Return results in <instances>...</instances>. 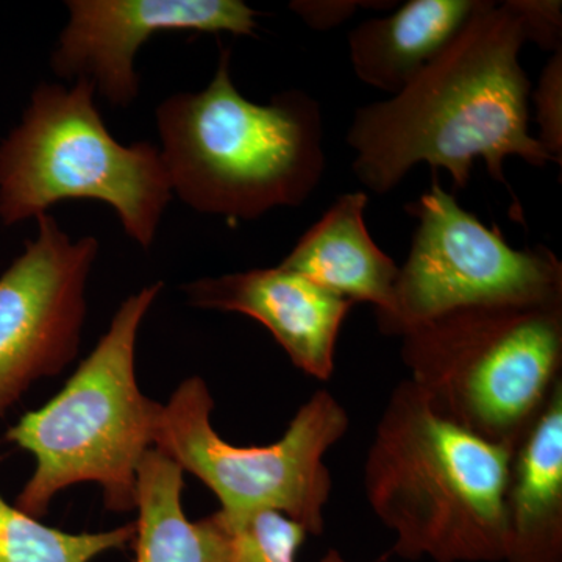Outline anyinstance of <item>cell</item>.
<instances>
[{"mask_svg": "<svg viewBox=\"0 0 562 562\" xmlns=\"http://www.w3.org/2000/svg\"><path fill=\"white\" fill-rule=\"evenodd\" d=\"M527 41L522 0H482L397 94L355 111L346 140L358 180L384 195L427 162L464 190L483 160L492 180L508 187V158L539 169L553 162L530 132L531 83L520 65Z\"/></svg>", "mask_w": 562, "mask_h": 562, "instance_id": "cell-1", "label": "cell"}, {"mask_svg": "<svg viewBox=\"0 0 562 562\" xmlns=\"http://www.w3.org/2000/svg\"><path fill=\"white\" fill-rule=\"evenodd\" d=\"M155 120L172 194L198 213L260 220L303 205L324 177L319 102L301 90L250 102L233 81L227 47L209 87L169 95Z\"/></svg>", "mask_w": 562, "mask_h": 562, "instance_id": "cell-2", "label": "cell"}, {"mask_svg": "<svg viewBox=\"0 0 562 562\" xmlns=\"http://www.w3.org/2000/svg\"><path fill=\"white\" fill-rule=\"evenodd\" d=\"M514 450L432 412L412 380L391 392L364 462L366 498L406 561L505 562Z\"/></svg>", "mask_w": 562, "mask_h": 562, "instance_id": "cell-3", "label": "cell"}, {"mask_svg": "<svg viewBox=\"0 0 562 562\" xmlns=\"http://www.w3.org/2000/svg\"><path fill=\"white\" fill-rule=\"evenodd\" d=\"M161 290L157 281L125 299L65 387L7 431V441L36 461L16 498L29 516H46L61 491L81 483L98 484L110 512L136 509L138 469L154 449L161 409L139 390L136 341Z\"/></svg>", "mask_w": 562, "mask_h": 562, "instance_id": "cell-4", "label": "cell"}, {"mask_svg": "<svg viewBox=\"0 0 562 562\" xmlns=\"http://www.w3.org/2000/svg\"><path fill=\"white\" fill-rule=\"evenodd\" d=\"M401 338L409 380L432 412L506 449L562 380V299L461 306Z\"/></svg>", "mask_w": 562, "mask_h": 562, "instance_id": "cell-5", "label": "cell"}, {"mask_svg": "<svg viewBox=\"0 0 562 562\" xmlns=\"http://www.w3.org/2000/svg\"><path fill=\"white\" fill-rule=\"evenodd\" d=\"M94 98L87 80L35 88L0 144V222L11 227L58 202L88 199L111 206L133 241L149 249L173 195L160 147L114 139Z\"/></svg>", "mask_w": 562, "mask_h": 562, "instance_id": "cell-6", "label": "cell"}, {"mask_svg": "<svg viewBox=\"0 0 562 562\" xmlns=\"http://www.w3.org/2000/svg\"><path fill=\"white\" fill-rule=\"evenodd\" d=\"M214 401L209 384L191 376L161 405L154 449L190 472L221 503L225 522L258 512H277L305 528L325 530V506L333 479L325 464L347 430V409L327 390L314 392L292 417L283 438L269 446L238 447L211 425Z\"/></svg>", "mask_w": 562, "mask_h": 562, "instance_id": "cell-7", "label": "cell"}, {"mask_svg": "<svg viewBox=\"0 0 562 562\" xmlns=\"http://www.w3.org/2000/svg\"><path fill=\"white\" fill-rule=\"evenodd\" d=\"M417 220L380 333L402 336L461 306L562 299V265L547 247L513 249L497 225L486 227L438 179L405 206Z\"/></svg>", "mask_w": 562, "mask_h": 562, "instance_id": "cell-8", "label": "cell"}, {"mask_svg": "<svg viewBox=\"0 0 562 562\" xmlns=\"http://www.w3.org/2000/svg\"><path fill=\"white\" fill-rule=\"evenodd\" d=\"M36 222L35 238L0 276V419L79 353L99 254L94 236L70 238L49 213Z\"/></svg>", "mask_w": 562, "mask_h": 562, "instance_id": "cell-9", "label": "cell"}, {"mask_svg": "<svg viewBox=\"0 0 562 562\" xmlns=\"http://www.w3.org/2000/svg\"><path fill=\"white\" fill-rule=\"evenodd\" d=\"M69 20L50 57L60 79L87 80L111 106L138 98L135 58L158 33L254 36L258 13L241 0H69Z\"/></svg>", "mask_w": 562, "mask_h": 562, "instance_id": "cell-10", "label": "cell"}, {"mask_svg": "<svg viewBox=\"0 0 562 562\" xmlns=\"http://www.w3.org/2000/svg\"><path fill=\"white\" fill-rule=\"evenodd\" d=\"M190 305L239 313L268 328L292 364L327 382L335 373L339 333L353 303L283 266L225 273L183 286Z\"/></svg>", "mask_w": 562, "mask_h": 562, "instance_id": "cell-11", "label": "cell"}, {"mask_svg": "<svg viewBox=\"0 0 562 562\" xmlns=\"http://www.w3.org/2000/svg\"><path fill=\"white\" fill-rule=\"evenodd\" d=\"M368 203L362 191L339 195L280 266L346 301L371 303L383 316L390 313L401 268L373 241L364 221Z\"/></svg>", "mask_w": 562, "mask_h": 562, "instance_id": "cell-12", "label": "cell"}, {"mask_svg": "<svg viewBox=\"0 0 562 562\" xmlns=\"http://www.w3.org/2000/svg\"><path fill=\"white\" fill-rule=\"evenodd\" d=\"M505 562H562V380L513 453Z\"/></svg>", "mask_w": 562, "mask_h": 562, "instance_id": "cell-13", "label": "cell"}, {"mask_svg": "<svg viewBox=\"0 0 562 562\" xmlns=\"http://www.w3.org/2000/svg\"><path fill=\"white\" fill-rule=\"evenodd\" d=\"M482 0H409L349 33L355 76L394 95L471 20Z\"/></svg>", "mask_w": 562, "mask_h": 562, "instance_id": "cell-14", "label": "cell"}, {"mask_svg": "<svg viewBox=\"0 0 562 562\" xmlns=\"http://www.w3.org/2000/svg\"><path fill=\"white\" fill-rule=\"evenodd\" d=\"M183 471L150 449L138 469L135 562H225L228 530L220 513L191 522L184 514Z\"/></svg>", "mask_w": 562, "mask_h": 562, "instance_id": "cell-15", "label": "cell"}, {"mask_svg": "<svg viewBox=\"0 0 562 562\" xmlns=\"http://www.w3.org/2000/svg\"><path fill=\"white\" fill-rule=\"evenodd\" d=\"M0 453V461H2ZM136 525L110 531L68 532L41 524L0 494V562H91L135 541Z\"/></svg>", "mask_w": 562, "mask_h": 562, "instance_id": "cell-16", "label": "cell"}, {"mask_svg": "<svg viewBox=\"0 0 562 562\" xmlns=\"http://www.w3.org/2000/svg\"><path fill=\"white\" fill-rule=\"evenodd\" d=\"M224 524L228 530L225 562H297L299 550L308 538L302 525L277 512H258Z\"/></svg>", "mask_w": 562, "mask_h": 562, "instance_id": "cell-17", "label": "cell"}, {"mask_svg": "<svg viewBox=\"0 0 562 562\" xmlns=\"http://www.w3.org/2000/svg\"><path fill=\"white\" fill-rule=\"evenodd\" d=\"M535 103L539 133L536 139L553 162L562 161V49L553 52L543 66L538 88L530 99Z\"/></svg>", "mask_w": 562, "mask_h": 562, "instance_id": "cell-18", "label": "cell"}, {"mask_svg": "<svg viewBox=\"0 0 562 562\" xmlns=\"http://www.w3.org/2000/svg\"><path fill=\"white\" fill-rule=\"evenodd\" d=\"M530 41L541 49H562V3L560 0H522Z\"/></svg>", "mask_w": 562, "mask_h": 562, "instance_id": "cell-19", "label": "cell"}, {"mask_svg": "<svg viewBox=\"0 0 562 562\" xmlns=\"http://www.w3.org/2000/svg\"><path fill=\"white\" fill-rule=\"evenodd\" d=\"M366 3V2H364ZM361 2H292L290 9L295 11L310 27L317 31H328L349 20L358 7L364 5Z\"/></svg>", "mask_w": 562, "mask_h": 562, "instance_id": "cell-20", "label": "cell"}, {"mask_svg": "<svg viewBox=\"0 0 562 562\" xmlns=\"http://www.w3.org/2000/svg\"><path fill=\"white\" fill-rule=\"evenodd\" d=\"M321 562H353L346 560V558L342 557L341 553L338 552V550L330 549L327 553L324 554V558H322Z\"/></svg>", "mask_w": 562, "mask_h": 562, "instance_id": "cell-21", "label": "cell"}]
</instances>
